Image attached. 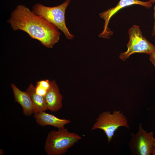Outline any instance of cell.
<instances>
[{
  "label": "cell",
  "instance_id": "6da1fadb",
  "mask_svg": "<svg viewBox=\"0 0 155 155\" xmlns=\"http://www.w3.org/2000/svg\"><path fill=\"white\" fill-rule=\"evenodd\" d=\"M7 22L14 31H23L47 48H52L59 40L60 33L55 25L31 11L25 5H18Z\"/></svg>",
  "mask_w": 155,
  "mask_h": 155
},
{
  "label": "cell",
  "instance_id": "7a4b0ae2",
  "mask_svg": "<svg viewBox=\"0 0 155 155\" xmlns=\"http://www.w3.org/2000/svg\"><path fill=\"white\" fill-rule=\"evenodd\" d=\"M79 135L70 132L64 127L53 130L48 133L44 147L48 155H62L81 140Z\"/></svg>",
  "mask_w": 155,
  "mask_h": 155
},
{
  "label": "cell",
  "instance_id": "3957f363",
  "mask_svg": "<svg viewBox=\"0 0 155 155\" xmlns=\"http://www.w3.org/2000/svg\"><path fill=\"white\" fill-rule=\"evenodd\" d=\"M71 0H67L62 4L54 7H47L40 3H37L32 7V11L56 26L63 33L67 38L71 39L74 35L69 32L65 20V10Z\"/></svg>",
  "mask_w": 155,
  "mask_h": 155
},
{
  "label": "cell",
  "instance_id": "277c9868",
  "mask_svg": "<svg viewBox=\"0 0 155 155\" xmlns=\"http://www.w3.org/2000/svg\"><path fill=\"white\" fill-rule=\"evenodd\" d=\"M129 129L127 119L121 111L103 112L98 116L91 128V130L99 129L104 131L109 144L115 135V131L120 127Z\"/></svg>",
  "mask_w": 155,
  "mask_h": 155
},
{
  "label": "cell",
  "instance_id": "5b68a950",
  "mask_svg": "<svg viewBox=\"0 0 155 155\" xmlns=\"http://www.w3.org/2000/svg\"><path fill=\"white\" fill-rule=\"evenodd\" d=\"M128 33L129 39L127 45V49L126 52L120 54L119 57L121 59L125 61L135 53H145L149 55L155 53V46L143 36L139 26L133 25L129 29Z\"/></svg>",
  "mask_w": 155,
  "mask_h": 155
},
{
  "label": "cell",
  "instance_id": "8992f818",
  "mask_svg": "<svg viewBox=\"0 0 155 155\" xmlns=\"http://www.w3.org/2000/svg\"><path fill=\"white\" fill-rule=\"evenodd\" d=\"M155 143L152 132L148 133L139 124L138 132L130 133L128 145L131 154L135 155H150L152 154Z\"/></svg>",
  "mask_w": 155,
  "mask_h": 155
},
{
  "label": "cell",
  "instance_id": "52a82bcc",
  "mask_svg": "<svg viewBox=\"0 0 155 155\" xmlns=\"http://www.w3.org/2000/svg\"><path fill=\"white\" fill-rule=\"evenodd\" d=\"M152 3L150 0L148 1H142L139 0H120L117 5L114 7L100 13V18L105 21L104 29L100 35V37L108 38L113 32L108 28L109 21L112 16L121 9L127 6L133 5H139L147 9L151 7Z\"/></svg>",
  "mask_w": 155,
  "mask_h": 155
},
{
  "label": "cell",
  "instance_id": "ba28073f",
  "mask_svg": "<svg viewBox=\"0 0 155 155\" xmlns=\"http://www.w3.org/2000/svg\"><path fill=\"white\" fill-rule=\"evenodd\" d=\"M50 87L45 96L48 110L52 112L57 111L62 106L63 96L55 80L50 82Z\"/></svg>",
  "mask_w": 155,
  "mask_h": 155
},
{
  "label": "cell",
  "instance_id": "9c48e42d",
  "mask_svg": "<svg viewBox=\"0 0 155 155\" xmlns=\"http://www.w3.org/2000/svg\"><path fill=\"white\" fill-rule=\"evenodd\" d=\"M11 86L13 91L15 101L22 107L23 114L26 116L31 115L34 113L32 103L28 93L26 91H23L16 86L12 84Z\"/></svg>",
  "mask_w": 155,
  "mask_h": 155
},
{
  "label": "cell",
  "instance_id": "30bf717a",
  "mask_svg": "<svg viewBox=\"0 0 155 155\" xmlns=\"http://www.w3.org/2000/svg\"><path fill=\"white\" fill-rule=\"evenodd\" d=\"M34 117L37 123L42 126L51 125L58 129L64 127L71 122L69 120L59 119L45 111L34 113Z\"/></svg>",
  "mask_w": 155,
  "mask_h": 155
},
{
  "label": "cell",
  "instance_id": "8fae6325",
  "mask_svg": "<svg viewBox=\"0 0 155 155\" xmlns=\"http://www.w3.org/2000/svg\"><path fill=\"white\" fill-rule=\"evenodd\" d=\"M26 91L31 98L33 107L34 113L48 110L45 97L36 93L35 87L31 83Z\"/></svg>",
  "mask_w": 155,
  "mask_h": 155
},
{
  "label": "cell",
  "instance_id": "7c38bea8",
  "mask_svg": "<svg viewBox=\"0 0 155 155\" xmlns=\"http://www.w3.org/2000/svg\"><path fill=\"white\" fill-rule=\"evenodd\" d=\"M50 82L48 80H42L37 82L35 87L36 93L44 97L50 87Z\"/></svg>",
  "mask_w": 155,
  "mask_h": 155
},
{
  "label": "cell",
  "instance_id": "4fadbf2b",
  "mask_svg": "<svg viewBox=\"0 0 155 155\" xmlns=\"http://www.w3.org/2000/svg\"><path fill=\"white\" fill-rule=\"evenodd\" d=\"M149 55L150 61L155 67V53L151 54Z\"/></svg>",
  "mask_w": 155,
  "mask_h": 155
},
{
  "label": "cell",
  "instance_id": "5bb4252c",
  "mask_svg": "<svg viewBox=\"0 0 155 155\" xmlns=\"http://www.w3.org/2000/svg\"><path fill=\"white\" fill-rule=\"evenodd\" d=\"M154 26H153L152 32L151 34V35L152 36H155V5L154 6Z\"/></svg>",
  "mask_w": 155,
  "mask_h": 155
},
{
  "label": "cell",
  "instance_id": "9a60e30c",
  "mask_svg": "<svg viewBox=\"0 0 155 155\" xmlns=\"http://www.w3.org/2000/svg\"><path fill=\"white\" fill-rule=\"evenodd\" d=\"M152 155H155V143L154 145V148L153 150V152L152 154Z\"/></svg>",
  "mask_w": 155,
  "mask_h": 155
},
{
  "label": "cell",
  "instance_id": "2e32d148",
  "mask_svg": "<svg viewBox=\"0 0 155 155\" xmlns=\"http://www.w3.org/2000/svg\"><path fill=\"white\" fill-rule=\"evenodd\" d=\"M0 155H2L3 154H4V151L2 149H0Z\"/></svg>",
  "mask_w": 155,
  "mask_h": 155
},
{
  "label": "cell",
  "instance_id": "e0dca14e",
  "mask_svg": "<svg viewBox=\"0 0 155 155\" xmlns=\"http://www.w3.org/2000/svg\"><path fill=\"white\" fill-rule=\"evenodd\" d=\"M152 3H155V0H150Z\"/></svg>",
  "mask_w": 155,
  "mask_h": 155
}]
</instances>
